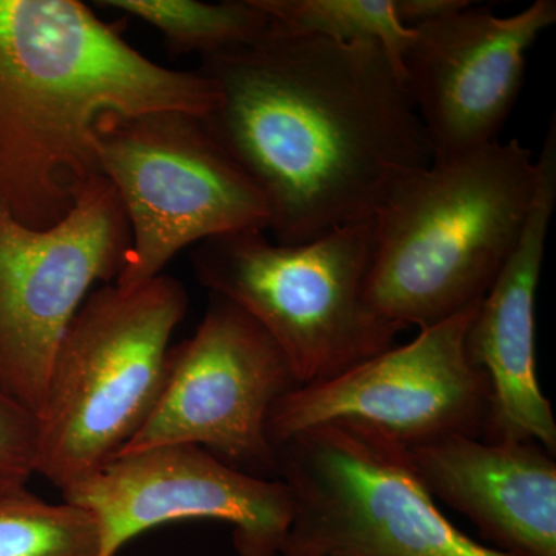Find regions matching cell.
Wrapping results in <instances>:
<instances>
[{"instance_id": "18", "label": "cell", "mask_w": 556, "mask_h": 556, "mask_svg": "<svg viewBox=\"0 0 556 556\" xmlns=\"http://www.w3.org/2000/svg\"><path fill=\"white\" fill-rule=\"evenodd\" d=\"M39 419L0 386V489L27 486L36 475Z\"/></svg>"}, {"instance_id": "14", "label": "cell", "mask_w": 556, "mask_h": 556, "mask_svg": "<svg viewBox=\"0 0 556 556\" xmlns=\"http://www.w3.org/2000/svg\"><path fill=\"white\" fill-rule=\"evenodd\" d=\"M431 496L515 556H556V463L536 441L450 437L407 450Z\"/></svg>"}, {"instance_id": "2", "label": "cell", "mask_w": 556, "mask_h": 556, "mask_svg": "<svg viewBox=\"0 0 556 556\" xmlns=\"http://www.w3.org/2000/svg\"><path fill=\"white\" fill-rule=\"evenodd\" d=\"M215 101L197 70L150 61L79 0H0V208L49 229L102 175V116L204 118Z\"/></svg>"}, {"instance_id": "6", "label": "cell", "mask_w": 556, "mask_h": 556, "mask_svg": "<svg viewBox=\"0 0 556 556\" xmlns=\"http://www.w3.org/2000/svg\"><path fill=\"white\" fill-rule=\"evenodd\" d=\"M292 497L283 556H515L456 529L409 466L407 450L327 424L276 447Z\"/></svg>"}, {"instance_id": "11", "label": "cell", "mask_w": 556, "mask_h": 556, "mask_svg": "<svg viewBox=\"0 0 556 556\" xmlns=\"http://www.w3.org/2000/svg\"><path fill=\"white\" fill-rule=\"evenodd\" d=\"M61 492L100 522V556L182 519L228 522L239 556H277L294 511L280 479L251 477L189 444L121 455Z\"/></svg>"}, {"instance_id": "10", "label": "cell", "mask_w": 556, "mask_h": 556, "mask_svg": "<svg viewBox=\"0 0 556 556\" xmlns=\"http://www.w3.org/2000/svg\"><path fill=\"white\" fill-rule=\"evenodd\" d=\"M298 387L287 356L262 325L211 294L195 334L169 348L159 404L118 456L197 445L251 477L277 479L266 420L278 399Z\"/></svg>"}, {"instance_id": "16", "label": "cell", "mask_w": 556, "mask_h": 556, "mask_svg": "<svg viewBox=\"0 0 556 556\" xmlns=\"http://www.w3.org/2000/svg\"><path fill=\"white\" fill-rule=\"evenodd\" d=\"M98 519L75 504L49 503L27 486L0 489V556H100Z\"/></svg>"}, {"instance_id": "3", "label": "cell", "mask_w": 556, "mask_h": 556, "mask_svg": "<svg viewBox=\"0 0 556 556\" xmlns=\"http://www.w3.org/2000/svg\"><path fill=\"white\" fill-rule=\"evenodd\" d=\"M536 188V160L518 139L409 172L375 215L369 308L424 329L481 303L525 232Z\"/></svg>"}, {"instance_id": "17", "label": "cell", "mask_w": 556, "mask_h": 556, "mask_svg": "<svg viewBox=\"0 0 556 556\" xmlns=\"http://www.w3.org/2000/svg\"><path fill=\"white\" fill-rule=\"evenodd\" d=\"M257 3L270 20L288 30L339 43H378L397 72L413 35L412 28L399 21L394 0H257Z\"/></svg>"}, {"instance_id": "13", "label": "cell", "mask_w": 556, "mask_h": 556, "mask_svg": "<svg viewBox=\"0 0 556 556\" xmlns=\"http://www.w3.org/2000/svg\"><path fill=\"white\" fill-rule=\"evenodd\" d=\"M535 201L521 239L486 292L466 334L468 361L490 382L484 441H536L556 453V420L538 386L535 298L556 203V126L536 159Z\"/></svg>"}, {"instance_id": "9", "label": "cell", "mask_w": 556, "mask_h": 556, "mask_svg": "<svg viewBox=\"0 0 556 556\" xmlns=\"http://www.w3.org/2000/svg\"><path fill=\"white\" fill-rule=\"evenodd\" d=\"M471 306L338 378L298 387L266 420L274 450L308 428L340 424L412 450L450 437L484 438L490 382L466 351Z\"/></svg>"}, {"instance_id": "7", "label": "cell", "mask_w": 556, "mask_h": 556, "mask_svg": "<svg viewBox=\"0 0 556 556\" xmlns=\"http://www.w3.org/2000/svg\"><path fill=\"white\" fill-rule=\"evenodd\" d=\"M101 174L118 193L131 243L115 285L163 276L172 258L212 237L268 230L270 208L255 182L185 112L108 113L94 126Z\"/></svg>"}, {"instance_id": "19", "label": "cell", "mask_w": 556, "mask_h": 556, "mask_svg": "<svg viewBox=\"0 0 556 556\" xmlns=\"http://www.w3.org/2000/svg\"><path fill=\"white\" fill-rule=\"evenodd\" d=\"M470 5L467 0H394L399 21L407 28L444 20Z\"/></svg>"}, {"instance_id": "5", "label": "cell", "mask_w": 556, "mask_h": 556, "mask_svg": "<svg viewBox=\"0 0 556 556\" xmlns=\"http://www.w3.org/2000/svg\"><path fill=\"white\" fill-rule=\"evenodd\" d=\"M241 230L201 241L197 280L255 318L287 356L300 387L338 378L394 346L404 328L365 300L375 217L302 244Z\"/></svg>"}, {"instance_id": "12", "label": "cell", "mask_w": 556, "mask_h": 556, "mask_svg": "<svg viewBox=\"0 0 556 556\" xmlns=\"http://www.w3.org/2000/svg\"><path fill=\"white\" fill-rule=\"evenodd\" d=\"M555 22V0H536L507 17L470 5L412 28L399 72L433 161L497 141L525 83L527 51Z\"/></svg>"}, {"instance_id": "8", "label": "cell", "mask_w": 556, "mask_h": 556, "mask_svg": "<svg viewBox=\"0 0 556 556\" xmlns=\"http://www.w3.org/2000/svg\"><path fill=\"white\" fill-rule=\"evenodd\" d=\"M130 243L126 211L104 175L49 229L0 208V386L36 416L70 321L97 281H116Z\"/></svg>"}, {"instance_id": "1", "label": "cell", "mask_w": 556, "mask_h": 556, "mask_svg": "<svg viewBox=\"0 0 556 556\" xmlns=\"http://www.w3.org/2000/svg\"><path fill=\"white\" fill-rule=\"evenodd\" d=\"M208 134L262 190L274 241L302 244L375 217L433 149L387 51L288 30L201 56Z\"/></svg>"}, {"instance_id": "15", "label": "cell", "mask_w": 556, "mask_h": 556, "mask_svg": "<svg viewBox=\"0 0 556 556\" xmlns=\"http://www.w3.org/2000/svg\"><path fill=\"white\" fill-rule=\"evenodd\" d=\"M94 5L124 11L161 33L172 54L230 49L257 38L270 17L257 0L206 3L197 0H100Z\"/></svg>"}, {"instance_id": "4", "label": "cell", "mask_w": 556, "mask_h": 556, "mask_svg": "<svg viewBox=\"0 0 556 556\" xmlns=\"http://www.w3.org/2000/svg\"><path fill=\"white\" fill-rule=\"evenodd\" d=\"M189 309L178 278L91 292L62 336L39 419L35 471L60 490L108 466L148 422Z\"/></svg>"}]
</instances>
